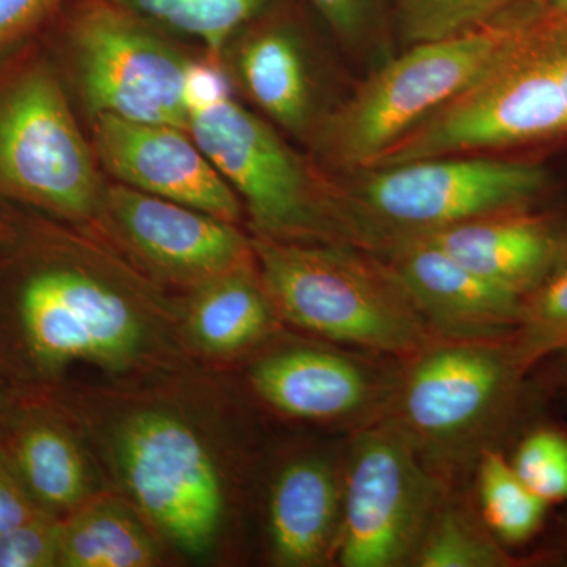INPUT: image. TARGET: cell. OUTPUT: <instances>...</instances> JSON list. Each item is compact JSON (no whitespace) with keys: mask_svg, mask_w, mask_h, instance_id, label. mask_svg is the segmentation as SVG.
<instances>
[{"mask_svg":"<svg viewBox=\"0 0 567 567\" xmlns=\"http://www.w3.org/2000/svg\"><path fill=\"white\" fill-rule=\"evenodd\" d=\"M0 216V374L17 393H50L82 365L117 380L185 368L183 308L50 224Z\"/></svg>","mask_w":567,"mask_h":567,"instance_id":"cell-1","label":"cell"},{"mask_svg":"<svg viewBox=\"0 0 567 567\" xmlns=\"http://www.w3.org/2000/svg\"><path fill=\"white\" fill-rule=\"evenodd\" d=\"M547 402L513 336L439 338L401 361L386 417L440 480L462 487L480 457L516 442Z\"/></svg>","mask_w":567,"mask_h":567,"instance_id":"cell-2","label":"cell"},{"mask_svg":"<svg viewBox=\"0 0 567 567\" xmlns=\"http://www.w3.org/2000/svg\"><path fill=\"white\" fill-rule=\"evenodd\" d=\"M89 435L123 495L162 539L203 557L223 536L229 487L218 451L192 417L147 399L104 401L114 412L76 394H47Z\"/></svg>","mask_w":567,"mask_h":567,"instance_id":"cell-3","label":"cell"},{"mask_svg":"<svg viewBox=\"0 0 567 567\" xmlns=\"http://www.w3.org/2000/svg\"><path fill=\"white\" fill-rule=\"evenodd\" d=\"M251 248L257 275L282 323L401 361L440 338L374 254L260 234Z\"/></svg>","mask_w":567,"mask_h":567,"instance_id":"cell-4","label":"cell"},{"mask_svg":"<svg viewBox=\"0 0 567 567\" xmlns=\"http://www.w3.org/2000/svg\"><path fill=\"white\" fill-rule=\"evenodd\" d=\"M331 200L334 244L374 252L456 224L536 208L550 185L543 164L496 155L442 156L361 171Z\"/></svg>","mask_w":567,"mask_h":567,"instance_id":"cell-5","label":"cell"},{"mask_svg":"<svg viewBox=\"0 0 567 567\" xmlns=\"http://www.w3.org/2000/svg\"><path fill=\"white\" fill-rule=\"evenodd\" d=\"M518 3L480 28L413 44L377 71L324 126L331 162L357 173L369 169L395 142L483 80L514 39Z\"/></svg>","mask_w":567,"mask_h":567,"instance_id":"cell-6","label":"cell"},{"mask_svg":"<svg viewBox=\"0 0 567 567\" xmlns=\"http://www.w3.org/2000/svg\"><path fill=\"white\" fill-rule=\"evenodd\" d=\"M100 193L58 74L43 61L0 74V197L84 221L100 212Z\"/></svg>","mask_w":567,"mask_h":567,"instance_id":"cell-7","label":"cell"},{"mask_svg":"<svg viewBox=\"0 0 567 567\" xmlns=\"http://www.w3.org/2000/svg\"><path fill=\"white\" fill-rule=\"evenodd\" d=\"M450 488L390 417L347 435L336 565L412 566L425 528Z\"/></svg>","mask_w":567,"mask_h":567,"instance_id":"cell-8","label":"cell"},{"mask_svg":"<svg viewBox=\"0 0 567 567\" xmlns=\"http://www.w3.org/2000/svg\"><path fill=\"white\" fill-rule=\"evenodd\" d=\"M188 133L244 197L257 234L331 244L330 200L312 188L278 134L233 96L189 112Z\"/></svg>","mask_w":567,"mask_h":567,"instance_id":"cell-9","label":"cell"},{"mask_svg":"<svg viewBox=\"0 0 567 567\" xmlns=\"http://www.w3.org/2000/svg\"><path fill=\"white\" fill-rule=\"evenodd\" d=\"M399 374L401 360L317 339L267 350L248 383L275 415L349 435L388 416Z\"/></svg>","mask_w":567,"mask_h":567,"instance_id":"cell-10","label":"cell"},{"mask_svg":"<svg viewBox=\"0 0 567 567\" xmlns=\"http://www.w3.org/2000/svg\"><path fill=\"white\" fill-rule=\"evenodd\" d=\"M74 73L93 114L173 125L188 132V62L110 6L82 10L70 32Z\"/></svg>","mask_w":567,"mask_h":567,"instance_id":"cell-11","label":"cell"},{"mask_svg":"<svg viewBox=\"0 0 567 567\" xmlns=\"http://www.w3.org/2000/svg\"><path fill=\"white\" fill-rule=\"evenodd\" d=\"M100 208L136 259L178 286L194 290L254 264L251 240L234 223L188 205L117 185L103 194Z\"/></svg>","mask_w":567,"mask_h":567,"instance_id":"cell-12","label":"cell"},{"mask_svg":"<svg viewBox=\"0 0 567 567\" xmlns=\"http://www.w3.org/2000/svg\"><path fill=\"white\" fill-rule=\"evenodd\" d=\"M93 145L114 177L137 192L188 205L224 221L240 219L233 186L186 130L95 115Z\"/></svg>","mask_w":567,"mask_h":567,"instance_id":"cell-13","label":"cell"},{"mask_svg":"<svg viewBox=\"0 0 567 567\" xmlns=\"http://www.w3.org/2000/svg\"><path fill=\"white\" fill-rule=\"evenodd\" d=\"M347 435L284 458L268 484L265 537L279 567L336 565L344 513Z\"/></svg>","mask_w":567,"mask_h":567,"instance_id":"cell-14","label":"cell"},{"mask_svg":"<svg viewBox=\"0 0 567 567\" xmlns=\"http://www.w3.org/2000/svg\"><path fill=\"white\" fill-rule=\"evenodd\" d=\"M371 254L440 338L502 339L516 333L524 298L473 274L427 241L404 238Z\"/></svg>","mask_w":567,"mask_h":567,"instance_id":"cell-15","label":"cell"},{"mask_svg":"<svg viewBox=\"0 0 567 567\" xmlns=\"http://www.w3.org/2000/svg\"><path fill=\"white\" fill-rule=\"evenodd\" d=\"M0 450L32 502L65 517L103 488L84 436L52 399L14 394L0 415Z\"/></svg>","mask_w":567,"mask_h":567,"instance_id":"cell-16","label":"cell"},{"mask_svg":"<svg viewBox=\"0 0 567 567\" xmlns=\"http://www.w3.org/2000/svg\"><path fill=\"white\" fill-rule=\"evenodd\" d=\"M451 259L518 297H527L567 257L565 219L529 210L498 213L417 235Z\"/></svg>","mask_w":567,"mask_h":567,"instance_id":"cell-17","label":"cell"},{"mask_svg":"<svg viewBox=\"0 0 567 567\" xmlns=\"http://www.w3.org/2000/svg\"><path fill=\"white\" fill-rule=\"evenodd\" d=\"M281 324L256 264L197 287L183 308L186 346L208 358L249 353L271 341Z\"/></svg>","mask_w":567,"mask_h":567,"instance_id":"cell-18","label":"cell"},{"mask_svg":"<svg viewBox=\"0 0 567 567\" xmlns=\"http://www.w3.org/2000/svg\"><path fill=\"white\" fill-rule=\"evenodd\" d=\"M162 537L128 502L99 494L61 522L59 567H153Z\"/></svg>","mask_w":567,"mask_h":567,"instance_id":"cell-19","label":"cell"},{"mask_svg":"<svg viewBox=\"0 0 567 567\" xmlns=\"http://www.w3.org/2000/svg\"><path fill=\"white\" fill-rule=\"evenodd\" d=\"M533 566L517 557L487 527L470 486L451 487L425 528L412 567Z\"/></svg>","mask_w":567,"mask_h":567,"instance_id":"cell-20","label":"cell"},{"mask_svg":"<svg viewBox=\"0 0 567 567\" xmlns=\"http://www.w3.org/2000/svg\"><path fill=\"white\" fill-rule=\"evenodd\" d=\"M240 70L254 102L286 128H303L309 118L308 71L292 37L257 33L240 52Z\"/></svg>","mask_w":567,"mask_h":567,"instance_id":"cell-21","label":"cell"},{"mask_svg":"<svg viewBox=\"0 0 567 567\" xmlns=\"http://www.w3.org/2000/svg\"><path fill=\"white\" fill-rule=\"evenodd\" d=\"M476 505L487 527L503 546H527L546 528L550 505L525 486L505 450H488L472 477Z\"/></svg>","mask_w":567,"mask_h":567,"instance_id":"cell-22","label":"cell"},{"mask_svg":"<svg viewBox=\"0 0 567 567\" xmlns=\"http://www.w3.org/2000/svg\"><path fill=\"white\" fill-rule=\"evenodd\" d=\"M513 341L533 372L550 358L567 353V257L524 297Z\"/></svg>","mask_w":567,"mask_h":567,"instance_id":"cell-23","label":"cell"},{"mask_svg":"<svg viewBox=\"0 0 567 567\" xmlns=\"http://www.w3.org/2000/svg\"><path fill=\"white\" fill-rule=\"evenodd\" d=\"M517 476L548 505H567V427L540 415L517 436L509 457Z\"/></svg>","mask_w":567,"mask_h":567,"instance_id":"cell-24","label":"cell"},{"mask_svg":"<svg viewBox=\"0 0 567 567\" xmlns=\"http://www.w3.org/2000/svg\"><path fill=\"white\" fill-rule=\"evenodd\" d=\"M520 0H399V21L409 47L480 28Z\"/></svg>","mask_w":567,"mask_h":567,"instance_id":"cell-25","label":"cell"},{"mask_svg":"<svg viewBox=\"0 0 567 567\" xmlns=\"http://www.w3.org/2000/svg\"><path fill=\"white\" fill-rule=\"evenodd\" d=\"M61 522L39 513L0 533V567H59Z\"/></svg>","mask_w":567,"mask_h":567,"instance_id":"cell-26","label":"cell"},{"mask_svg":"<svg viewBox=\"0 0 567 567\" xmlns=\"http://www.w3.org/2000/svg\"><path fill=\"white\" fill-rule=\"evenodd\" d=\"M229 96V81L218 66L188 62L185 73V106L188 114Z\"/></svg>","mask_w":567,"mask_h":567,"instance_id":"cell-27","label":"cell"},{"mask_svg":"<svg viewBox=\"0 0 567 567\" xmlns=\"http://www.w3.org/2000/svg\"><path fill=\"white\" fill-rule=\"evenodd\" d=\"M44 513L32 502L0 450V533Z\"/></svg>","mask_w":567,"mask_h":567,"instance_id":"cell-28","label":"cell"},{"mask_svg":"<svg viewBox=\"0 0 567 567\" xmlns=\"http://www.w3.org/2000/svg\"><path fill=\"white\" fill-rule=\"evenodd\" d=\"M59 0H0V50L39 24Z\"/></svg>","mask_w":567,"mask_h":567,"instance_id":"cell-29","label":"cell"},{"mask_svg":"<svg viewBox=\"0 0 567 567\" xmlns=\"http://www.w3.org/2000/svg\"><path fill=\"white\" fill-rule=\"evenodd\" d=\"M331 28L346 39H354L363 29L365 0H311Z\"/></svg>","mask_w":567,"mask_h":567,"instance_id":"cell-30","label":"cell"},{"mask_svg":"<svg viewBox=\"0 0 567 567\" xmlns=\"http://www.w3.org/2000/svg\"><path fill=\"white\" fill-rule=\"evenodd\" d=\"M535 377L548 401L559 399L567 404V353L558 354L540 364Z\"/></svg>","mask_w":567,"mask_h":567,"instance_id":"cell-31","label":"cell"},{"mask_svg":"<svg viewBox=\"0 0 567 567\" xmlns=\"http://www.w3.org/2000/svg\"><path fill=\"white\" fill-rule=\"evenodd\" d=\"M536 565L567 566V516L559 525L557 536L543 550L533 555Z\"/></svg>","mask_w":567,"mask_h":567,"instance_id":"cell-32","label":"cell"},{"mask_svg":"<svg viewBox=\"0 0 567 567\" xmlns=\"http://www.w3.org/2000/svg\"><path fill=\"white\" fill-rule=\"evenodd\" d=\"M14 394H17V391L10 386V383L7 382L6 377L0 374V415H2V413L6 412L7 406L11 404Z\"/></svg>","mask_w":567,"mask_h":567,"instance_id":"cell-33","label":"cell"},{"mask_svg":"<svg viewBox=\"0 0 567 567\" xmlns=\"http://www.w3.org/2000/svg\"><path fill=\"white\" fill-rule=\"evenodd\" d=\"M546 3L551 10L557 11V13L566 14L567 17V0H548Z\"/></svg>","mask_w":567,"mask_h":567,"instance_id":"cell-34","label":"cell"},{"mask_svg":"<svg viewBox=\"0 0 567 567\" xmlns=\"http://www.w3.org/2000/svg\"><path fill=\"white\" fill-rule=\"evenodd\" d=\"M532 2L546 3V2H548V0H532Z\"/></svg>","mask_w":567,"mask_h":567,"instance_id":"cell-35","label":"cell"},{"mask_svg":"<svg viewBox=\"0 0 567 567\" xmlns=\"http://www.w3.org/2000/svg\"><path fill=\"white\" fill-rule=\"evenodd\" d=\"M565 219V226H566V233H567V218H563Z\"/></svg>","mask_w":567,"mask_h":567,"instance_id":"cell-36","label":"cell"},{"mask_svg":"<svg viewBox=\"0 0 567 567\" xmlns=\"http://www.w3.org/2000/svg\"><path fill=\"white\" fill-rule=\"evenodd\" d=\"M0 219H2V216H0Z\"/></svg>","mask_w":567,"mask_h":567,"instance_id":"cell-37","label":"cell"}]
</instances>
